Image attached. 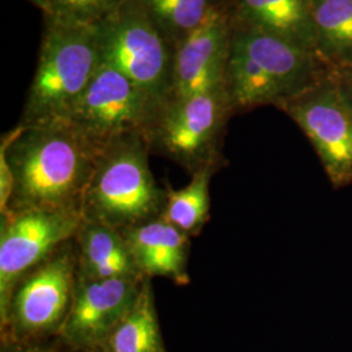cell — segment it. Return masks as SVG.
I'll return each mask as SVG.
<instances>
[{
  "label": "cell",
  "mask_w": 352,
  "mask_h": 352,
  "mask_svg": "<svg viewBox=\"0 0 352 352\" xmlns=\"http://www.w3.org/2000/svg\"><path fill=\"white\" fill-rule=\"evenodd\" d=\"M98 154L68 122L16 126L0 146L11 175V199L1 217L81 212Z\"/></svg>",
  "instance_id": "1"
},
{
  "label": "cell",
  "mask_w": 352,
  "mask_h": 352,
  "mask_svg": "<svg viewBox=\"0 0 352 352\" xmlns=\"http://www.w3.org/2000/svg\"><path fill=\"white\" fill-rule=\"evenodd\" d=\"M231 24L223 88L235 113L278 107L329 71L311 51L232 20Z\"/></svg>",
  "instance_id": "2"
},
{
  "label": "cell",
  "mask_w": 352,
  "mask_h": 352,
  "mask_svg": "<svg viewBox=\"0 0 352 352\" xmlns=\"http://www.w3.org/2000/svg\"><path fill=\"white\" fill-rule=\"evenodd\" d=\"M149 154L142 133L126 135L103 149L84 195L82 218L119 231L161 218L167 190L154 179Z\"/></svg>",
  "instance_id": "3"
},
{
  "label": "cell",
  "mask_w": 352,
  "mask_h": 352,
  "mask_svg": "<svg viewBox=\"0 0 352 352\" xmlns=\"http://www.w3.org/2000/svg\"><path fill=\"white\" fill-rule=\"evenodd\" d=\"M100 65L94 26L45 17L36 74L17 126L67 122Z\"/></svg>",
  "instance_id": "4"
},
{
  "label": "cell",
  "mask_w": 352,
  "mask_h": 352,
  "mask_svg": "<svg viewBox=\"0 0 352 352\" xmlns=\"http://www.w3.org/2000/svg\"><path fill=\"white\" fill-rule=\"evenodd\" d=\"M223 84L188 98L161 104L144 138L151 153L166 157L190 174L225 164L221 153L228 119L234 115Z\"/></svg>",
  "instance_id": "5"
},
{
  "label": "cell",
  "mask_w": 352,
  "mask_h": 352,
  "mask_svg": "<svg viewBox=\"0 0 352 352\" xmlns=\"http://www.w3.org/2000/svg\"><path fill=\"white\" fill-rule=\"evenodd\" d=\"M96 28L100 62L128 77L158 106L168 100L175 49L136 0H126Z\"/></svg>",
  "instance_id": "6"
},
{
  "label": "cell",
  "mask_w": 352,
  "mask_h": 352,
  "mask_svg": "<svg viewBox=\"0 0 352 352\" xmlns=\"http://www.w3.org/2000/svg\"><path fill=\"white\" fill-rule=\"evenodd\" d=\"M158 104L128 77L101 64L67 122L101 153L113 141L145 133Z\"/></svg>",
  "instance_id": "7"
},
{
  "label": "cell",
  "mask_w": 352,
  "mask_h": 352,
  "mask_svg": "<svg viewBox=\"0 0 352 352\" xmlns=\"http://www.w3.org/2000/svg\"><path fill=\"white\" fill-rule=\"evenodd\" d=\"M277 109L309 140L333 188L352 186V109L330 69Z\"/></svg>",
  "instance_id": "8"
},
{
  "label": "cell",
  "mask_w": 352,
  "mask_h": 352,
  "mask_svg": "<svg viewBox=\"0 0 352 352\" xmlns=\"http://www.w3.org/2000/svg\"><path fill=\"white\" fill-rule=\"evenodd\" d=\"M77 270L72 248L63 247L20 282L1 325L7 342L26 344L59 334L74 299Z\"/></svg>",
  "instance_id": "9"
},
{
  "label": "cell",
  "mask_w": 352,
  "mask_h": 352,
  "mask_svg": "<svg viewBox=\"0 0 352 352\" xmlns=\"http://www.w3.org/2000/svg\"><path fill=\"white\" fill-rule=\"evenodd\" d=\"M82 223L81 212L29 210L1 217L0 320L4 324L20 282L68 240Z\"/></svg>",
  "instance_id": "10"
},
{
  "label": "cell",
  "mask_w": 352,
  "mask_h": 352,
  "mask_svg": "<svg viewBox=\"0 0 352 352\" xmlns=\"http://www.w3.org/2000/svg\"><path fill=\"white\" fill-rule=\"evenodd\" d=\"M142 277L81 280L59 336L77 351L102 350L139 295Z\"/></svg>",
  "instance_id": "11"
},
{
  "label": "cell",
  "mask_w": 352,
  "mask_h": 352,
  "mask_svg": "<svg viewBox=\"0 0 352 352\" xmlns=\"http://www.w3.org/2000/svg\"><path fill=\"white\" fill-rule=\"evenodd\" d=\"M231 30L225 4L176 47L168 100L188 98L223 84Z\"/></svg>",
  "instance_id": "12"
},
{
  "label": "cell",
  "mask_w": 352,
  "mask_h": 352,
  "mask_svg": "<svg viewBox=\"0 0 352 352\" xmlns=\"http://www.w3.org/2000/svg\"><path fill=\"white\" fill-rule=\"evenodd\" d=\"M132 260L142 278L164 277L187 285L189 236L157 218L122 231Z\"/></svg>",
  "instance_id": "13"
},
{
  "label": "cell",
  "mask_w": 352,
  "mask_h": 352,
  "mask_svg": "<svg viewBox=\"0 0 352 352\" xmlns=\"http://www.w3.org/2000/svg\"><path fill=\"white\" fill-rule=\"evenodd\" d=\"M226 6L234 23L316 54L312 0H226Z\"/></svg>",
  "instance_id": "14"
},
{
  "label": "cell",
  "mask_w": 352,
  "mask_h": 352,
  "mask_svg": "<svg viewBox=\"0 0 352 352\" xmlns=\"http://www.w3.org/2000/svg\"><path fill=\"white\" fill-rule=\"evenodd\" d=\"M76 239L81 280L141 277L122 231L82 218Z\"/></svg>",
  "instance_id": "15"
},
{
  "label": "cell",
  "mask_w": 352,
  "mask_h": 352,
  "mask_svg": "<svg viewBox=\"0 0 352 352\" xmlns=\"http://www.w3.org/2000/svg\"><path fill=\"white\" fill-rule=\"evenodd\" d=\"M316 54L329 69L352 65V0H312Z\"/></svg>",
  "instance_id": "16"
},
{
  "label": "cell",
  "mask_w": 352,
  "mask_h": 352,
  "mask_svg": "<svg viewBox=\"0 0 352 352\" xmlns=\"http://www.w3.org/2000/svg\"><path fill=\"white\" fill-rule=\"evenodd\" d=\"M102 351L167 352L148 278H144L136 300L113 329Z\"/></svg>",
  "instance_id": "17"
},
{
  "label": "cell",
  "mask_w": 352,
  "mask_h": 352,
  "mask_svg": "<svg viewBox=\"0 0 352 352\" xmlns=\"http://www.w3.org/2000/svg\"><path fill=\"white\" fill-rule=\"evenodd\" d=\"M151 23L176 49L226 4V0H136Z\"/></svg>",
  "instance_id": "18"
},
{
  "label": "cell",
  "mask_w": 352,
  "mask_h": 352,
  "mask_svg": "<svg viewBox=\"0 0 352 352\" xmlns=\"http://www.w3.org/2000/svg\"><path fill=\"white\" fill-rule=\"evenodd\" d=\"M219 166H206L192 174L186 187L168 189L161 218L186 235L200 234L210 213V180Z\"/></svg>",
  "instance_id": "19"
},
{
  "label": "cell",
  "mask_w": 352,
  "mask_h": 352,
  "mask_svg": "<svg viewBox=\"0 0 352 352\" xmlns=\"http://www.w3.org/2000/svg\"><path fill=\"white\" fill-rule=\"evenodd\" d=\"M126 0H46L43 17L76 25H97Z\"/></svg>",
  "instance_id": "20"
},
{
  "label": "cell",
  "mask_w": 352,
  "mask_h": 352,
  "mask_svg": "<svg viewBox=\"0 0 352 352\" xmlns=\"http://www.w3.org/2000/svg\"><path fill=\"white\" fill-rule=\"evenodd\" d=\"M330 72L334 77L342 96L344 97V100L351 106L352 109V65L347 68L336 69V71L330 69Z\"/></svg>",
  "instance_id": "21"
},
{
  "label": "cell",
  "mask_w": 352,
  "mask_h": 352,
  "mask_svg": "<svg viewBox=\"0 0 352 352\" xmlns=\"http://www.w3.org/2000/svg\"><path fill=\"white\" fill-rule=\"evenodd\" d=\"M11 343H12L11 346L8 343V346L3 350V352H38V347H29L24 343H14V342Z\"/></svg>",
  "instance_id": "22"
},
{
  "label": "cell",
  "mask_w": 352,
  "mask_h": 352,
  "mask_svg": "<svg viewBox=\"0 0 352 352\" xmlns=\"http://www.w3.org/2000/svg\"><path fill=\"white\" fill-rule=\"evenodd\" d=\"M28 1H30L32 4H34L42 12L46 11V0H28Z\"/></svg>",
  "instance_id": "23"
},
{
  "label": "cell",
  "mask_w": 352,
  "mask_h": 352,
  "mask_svg": "<svg viewBox=\"0 0 352 352\" xmlns=\"http://www.w3.org/2000/svg\"><path fill=\"white\" fill-rule=\"evenodd\" d=\"M38 352H55V351H52V350H46V349H39V347H38Z\"/></svg>",
  "instance_id": "24"
}]
</instances>
